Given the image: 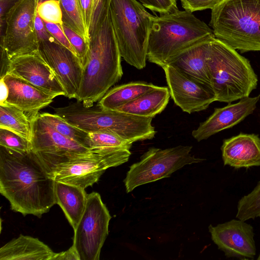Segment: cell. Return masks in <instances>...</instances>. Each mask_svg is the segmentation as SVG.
Returning a JSON list of instances; mask_svg holds the SVG:
<instances>
[{
    "instance_id": "cell-1",
    "label": "cell",
    "mask_w": 260,
    "mask_h": 260,
    "mask_svg": "<svg viewBox=\"0 0 260 260\" xmlns=\"http://www.w3.org/2000/svg\"><path fill=\"white\" fill-rule=\"evenodd\" d=\"M55 182L31 151L0 146V192L13 211L41 217L56 204Z\"/></svg>"
},
{
    "instance_id": "cell-2",
    "label": "cell",
    "mask_w": 260,
    "mask_h": 260,
    "mask_svg": "<svg viewBox=\"0 0 260 260\" xmlns=\"http://www.w3.org/2000/svg\"><path fill=\"white\" fill-rule=\"evenodd\" d=\"M110 11L89 35L87 61L76 99L90 107L121 78L123 71Z\"/></svg>"
},
{
    "instance_id": "cell-3",
    "label": "cell",
    "mask_w": 260,
    "mask_h": 260,
    "mask_svg": "<svg viewBox=\"0 0 260 260\" xmlns=\"http://www.w3.org/2000/svg\"><path fill=\"white\" fill-rule=\"evenodd\" d=\"M213 36L208 25L185 10L154 16L147 59L162 68L185 50Z\"/></svg>"
},
{
    "instance_id": "cell-4",
    "label": "cell",
    "mask_w": 260,
    "mask_h": 260,
    "mask_svg": "<svg viewBox=\"0 0 260 260\" xmlns=\"http://www.w3.org/2000/svg\"><path fill=\"white\" fill-rule=\"evenodd\" d=\"M207 64L216 101L231 103L249 96L257 87V76L249 60L215 37Z\"/></svg>"
},
{
    "instance_id": "cell-5",
    "label": "cell",
    "mask_w": 260,
    "mask_h": 260,
    "mask_svg": "<svg viewBox=\"0 0 260 260\" xmlns=\"http://www.w3.org/2000/svg\"><path fill=\"white\" fill-rule=\"evenodd\" d=\"M215 38L241 53L260 51V0H223L211 10Z\"/></svg>"
},
{
    "instance_id": "cell-6",
    "label": "cell",
    "mask_w": 260,
    "mask_h": 260,
    "mask_svg": "<svg viewBox=\"0 0 260 260\" xmlns=\"http://www.w3.org/2000/svg\"><path fill=\"white\" fill-rule=\"evenodd\" d=\"M137 0H111L109 11L121 57L141 70L146 67L153 15Z\"/></svg>"
},
{
    "instance_id": "cell-7",
    "label": "cell",
    "mask_w": 260,
    "mask_h": 260,
    "mask_svg": "<svg viewBox=\"0 0 260 260\" xmlns=\"http://www.w3.org/2000/svg\"><path fill=\"white\" fill-rule=\"evenodd\" d=\"M192 148L179 145L165 149L149 148L127 172L124 180L126 192H131L140 185L169 177L185 165L203 161L204 159L190 154Z\"/></svg>"
},
{
    "instance_id": "cell-8",
    "label": "cell",
    "mask_w": 260,
    "mask_h": 260,
    "mask_svg": "<svg viewBox=\"0 0 260 260\" xmlns=\"http://www.w3.org/2000/svg\"><path fill=\"white\" fill-rule=\"evenodd\" d=\"M38 0H17L6 14V28L1 47L10 59L38 51L35 28Z\"/></svg>"
},
{
    "instance_id": "cell-9",
    "label": "cell",
    "mask_w": 260,
    "mask_h": 260,
    "mask_svg": "<svg viewBox=\"0 0 260 260\" xmlns=\"http://www.w3.org/2000/svg\"><path fill=\"white\" fill-rule=\"evenodd\" d=\"M111 218L100 194H87L82 216L74 231L73 244L80 260H99Z\"/></svg>"
},
{
    "instance_id": "cell-10",
    "label": "cell",
    "mask_w": 260,
    "mask_h": 260,
    "mask_svg": "<svg viewBox=\"0 0 260 260\" xmlns=\"http://www.w3.org/2000/svg\"><path fill=\"white\" fill-rule=\"evenodd\" d=\"M131 154L127 149L103 153L91 150L59 165L51 177L85 189L98 182L107 169L127 162Z\"/></svg>"
},
{
    "instance_id": "cell-11",
    "label": "cell",
    "mask_w": 260,
    "mask_h": 260,
    "mask_svg": "<svg viewBox=\"0 0 260 260\" xmlns=\"http://www.w3.org/2000/svg\"><path fill=\"white\" fill-rule=\"evenodd\" d=\"M31 151L50 176L59 165L91 151L61 135L38 114L31 119Z\"/></svg>"
},
{
    "instance_id": "cell-12",
    "label": "cell",
    "mask_w": 260,
    "mask_h": 260,
    "mask_svg": "<svg viewBox=\"0 0 260 260\" xmlns=\"http://www.w3.org/2000/svg\"><path fill=\"white\" fill-rule=\"evenodd\" d=\"M170 96L175 104L189 114L206 110L216 101L212 87L190 76L177 68H162Z\"/></svg>"
},
{
    "instance_id": "cell-13",
    "label": "cell",
    "mask_w": 260,
    "mask_h": 260,
    "mask_svg": "<svg viewBox=\"0 0 260 260\" xmlns=\"http://www.w3.org/2000/svg\"><path fill=\"white\" fill-rule=\"evenodd\" d=\"M38 51L62 85L64 96L76 99L83 71L79 58L54 38L39 41Z\"/></svg>"
},
{
    "instance_id": "cell-14",
    "label": "cell",
    "mask_w": 260,
    "mask_h": 260,
    "mask_svg": "<svg viewBox=\"0 0 260 260\" xmlns=\"http://www.w3.org/2000/svg\"><path fill=\"white\" fill-rule=\"evenodd\" d=\"M211 239L227 257L253 259L256 255L252 226L241 219H232L208 227Z\"/></svg>"
},
{
    "instance_id": "cell-15",
    "label": "cell",
    "mask_w": 260,
    "mask_h": 260,
    "mask_svg": "<svg viewBox=\"0 0 260 260\" xmlns=\"http://www.w3.org/2000/svg\"><path fill=\"white\" fill-rule=\"evenodd\" d=\"M7 73L23 79L48 93L57 96L65 95L54 72L39 51L11 58Z\"/></svg>"
},
{
    "instance_id": "cell-16",
    "label": "cell",
    "mask_w": 260,
    "mask_h": 260,
    "mask_svg": "<svg viewBox=\"0 0 260 260\" xmlns=\"http://www.w3.org/2000/svg\"><path fill=\"white\" fill-rule=\"evenodd\" d=\"M260 94L246 97L235 104L214 109L213 113L192 132V136L198 142L237 125L252 114L256 108Z\"/></svg>"
},
{
    "instance_id": "cell-17",
    "label": "cell",
    "mask_w": 260,
    "mask_h": 260,
    "mask_svg": "<svg viewBox=\"0 0 260 260\" xmlns=\"http://www.w3.org/2000/svg\"><path fill=\"white\" fill-rule=\"evenodd\" d=\"M2 78L7 85L9 91L4 105H11L20 109L30 120L38 114L40 110L49 105L57 96L10 73Z\"/></svg>"
},
{
    "instance_id": "cell-18",
    "label": "cell",
    "mask_w": 260,
    "mask_h": 260,
    "mask_svg": "<svg viewBox=\"0 0 260 260\" xmlns=\"http://www.w3.org/2000/svg\"><path fill=\"white\" fill-rule=\"evenodd\" d=\"M221 151L224 166L236 169L260 166V138L258 135L241 133L224 139Z\"/></svg>"
},
{
    "instance_id": "cell-19",
    "label": "cell",
    "mask_w": 260,
    "mask_h": 260,
    "mask_svg": "<svg viewBox=\"0 0 260 260\" xmlns=\"http://www.w3.org/2000/svg\"><path fill=\"white\" fill-rule=\"evenodd\" d=\"M215 37L211 36L185 50L170 64L212 87L207 60L211 41Z\"/></svg>"
},
{
    "instance_id": "cell-20",
    "label": "cell",
    "mask_w": 260,
    "mask_h": 260,
    "mask_svg": "<svg viewBox=\"0 0 260 260\" xmlns=\"http://www.w3.org/2000/svg\"><path fill=\"white\" fill-rule=\"evenodd\" d=\"M54 253L38 238L20 235L0 248V260H51Z\"/></svg>"
},
{
    "instance_id": "cell-21",
    "label": "cell",
    "mask_w": 260,
    "mask_h": 260,
    "mask_svg": "<svg viewBox=\"0 0 260 260\" xmlns=\"http://www.w3.org/2000/svg\"><path fill=\"white\" fill-rule=\"evenodd\" d=\"M55 195L56 204L62 209L74 230L85 209L87 194L80 187L56 181Z\"/></svg>"
},
{
    "instance_id": "cell-22",
    "label": "cell",
    "mask_w": 260,
    "mask_h": 260,
    "mask_svg": "<svg viewBox=\"0 0 260 260\" xmlns=\"http://www.w3.org/2000/svg\"><path fill=\"white\" fill-rule=\"evenodd\" d=\"M170 97L168 87L157 86L154 89L142 94L115 111L140 117L153 118L165 109Z\"/></svg>"
},
{
    "instance_id": "cell-23",
    "label": "cell",
    "mask_w": 260,
    "mask_h": 260,
    "mask_svg": "<svg viewBox=\"0 0 260 260\" xmlns=\"http://www.w3.org/2000/svg\"><path fill=\"white\" fill-rule=\"evenodd\" d=\"M157 86L144 82H132L109 90L99 100L98 106L104 110H116Z\"/></svg>"
},
{
    "instance_id": "cell-24",
    "label": "cell",
    "mask_w": 260,
    "mask_h": 260,
    "mask_svg": "<svg viewBox=\"0 0 260 260\" xmlns=\"http://www.w3.org/2000/svg\"><path fill=\"white\" fill-rule=\"evenodd\" d=\"M0 128L12 131L31 142L30 119L20 109L13 106L0 105Z\"/></svg>"
},
{
    "instance_id": "cell-25",
    "label": "cell",
    "mask_w": 260,
    "mask_h": 260,
    "mask_svg": "<svg viewBox=\"0 0 260 260\" xmlns=\"http://www.w3.org/2000/svg\"><path fill=\"white\" fill-rule=\"evenodd\" d=\"M39 114L42 119L60 134L90 149L88 133L70 123L55 113H43Z\"/></svg>"
},
{
    "instance_id": "cell-26",
    "label": "cell",
    "mask_w": 260,
    "mask_h": 260,
    "mask_svg": "<svg viewBox=\"0 0 260 260\" xmlns=\"http://www.w3.org/2000/svg\"><path fill=\"white\" fill-rule=\"evenodd\" d=\"M63 24L81 35L88 43L89 35L82 17L79 0H59Z\"/></svg>"
},
{
    "instance_id": "cell-27",
    "label": "cell",
    "mask_w": 260,
    "mask_h": 260,
    "mask_svg": "<svg viewBox=\"0 0 260 260\" xmlns=\"http://www.w3.org/2000/svg\"><path fill=\"white\" fill-rule=\"evenodd\" d=\"M90 149L96 152H107L121 149H129L132 143L107 131L88 133Z\"/></svg>"
},
{
    "instance_id": "cell-28",
    "label": "cell",
    "mask_w": 260,
    "mask_h": 260,
    "mask_svg": "<svg viewBox=\"0 0 260 260\" xmlns=\"http://www.w3.org/2000/svg\"><path fill=\"white\" fill-rule=\"evenodd\" d=\"M259 215L260 181L250 193L239 200L236 218L245 221L259 217Z\"/></svg>"
},
{
    "instance_id": "cell-29",
    "label": "cell",
    "mask_w": 260,
    "mask_h": 260,
    "mask_svg": "<svg viewBox=\"0 0 260 260\" xmlns=\"http://www.w3.org/2000/svg\"><path fill=\"white\" fill-rule=\"evenodd\" d=\"M0 146L19 153L31 151V142L10 130L0 128Z\"/></svg>"
},
{
    "instance_id": "cell-30",
    "label": "cell",
    "mask_w": 260,
    "mask_h": 260,
    "mask_svg": "<svg viewBox=\"0 0 260 260\" xmlns=\"http://www.w3.org/2000/svg\"><path fill=\"white\" fill-rule=\"evenodd\" d=\"M37 13L44 21L59 25L63 24L59 0H45L39 3Z\"/></svg>"
},
{
    "instance_id": "cell-31",
    "label": "cell",
    "mask_w": 260,
    "mask_h": 260,
    "mask_svg": "<svg viewBox=\"0 0 260 260\" xmlns=\"http://www.w3.org/2000/svg\"><path fill=\"white\" fill-rule=\"evenodd\" d=\"M61 27L84 68L87 61L89 43L81 35L66 25L61 24Z\"/></svg>"
},
{
    "instance_id": "cell-32",
    "label": "cell",
    "mask_w": 260,
    "mask_h": 260,
    "mask_svg": "<svg viewBox=\"0 0 260 260\" xmlns=\"http://www.w3.org/2000/svg\"><path fill=\"white\" fill-rule=\"evenodd\" d=\"M145 7L159 14L170 13L178 10L176 0H139Z\"/></svg>"
},
{
    "instance_id": "cell-33",
    "label": "cell",
    "mask_w": 260,
    "mask_h": 260,
    "mask_svg": "<svg viewBox=\"0 0 260 260\" xmlns=\"http://www.w3.org/2000/svg\"><path fill=\"white\" fill-rule=\"evenodd\" d=\"M111 0H94L89 34L92 32L102 19L109 12Z\"/></svg>"
},
{
    "instance_id": "cell-34",
    "label": "cell",
    "mask_w": 260,
    "mask_h": 260,
    "mask_svg": "<svg viewBox=\"0 0 260 260\" xmlns=\"http://www.w3.org/2000/svg\"><path fill=\"white\" fill-rule=\"evenodd\" d=\"M223 0H180L182 7L189 12L213 9Z\"/></svg>"
},
{
    "instance_id": "cell-35",
    "label": "cell",
    "mask_w": 260,
    "mask_h": 260,
    "mask_svg": "<svg viewBox=\"0 0 260 260\" xmlns=\"http://www.w3.org/2000/svg\"><path fill=\"white\" fill-rule=\"evenodd\" d=\"M44 22L46 29L54 37V38L61 44L76 54L74 48L72 46L64 32H63L61 27V25L45 21Z\"/></svg>"
},
{
    "instance_id": "cell-36",
    "label": "cell",
    "mask_w": 260,
    "mask_h": 260,
    "mask_svg": "<svg viewBox=\"0 0 260 260\" xmlns=\"http://www.w3.org/2000/svg\"><path fill=\"white\" fill-rule=\"evenodd\" d=\"M79 4L85 25L89 33L94 0H79Z\"/></svg>"
},
{
    "instance_id": "cell-37",
    "label": "cell",
    "mask_w": 260,
    "mask_h": 260,
    "mask_svg": "<svg viewBox=\"0 0 260 260\" xmlns=\"http://www.w3.org/2000/svg\"><path fill=\"white\" fill-rule=\"evenodd\" d=\"M35 28L39 41L49 40L54 38L46 29L44 21L38 13L35 19Z\"/></svg>"
},
{
    "instance_id": "cell-38",
    "label": "cell",
    "mask_w": 260,
    "mask_h": 260,
    "mask_svg": "<svg viewBox=\"0 0 260 260\" xmlns=\"http://www.w3.org/2000/svg\"><path fill=\"white\" fill-rule=\"evenodd\" d=\"M51 260H80L78 254L73 245L69 249L55 253Z\"/></svg>"
},
{
    "instance_id": "cell-39",
    "label": "cell",
    "mask_w": 260,
    "mask_h": 260,
    "mask_svg": "<svg viewBox=\"0 0 260 260\" xmlns=\"http://www.w3.org/2000/svg\"><path fill=\"white\" fill-rule=\"evenodd\" d=\"M1 99L0 105H4L8 95V88L3 79L0 80Z\"/></svg>"
},
{
    "instance_id": "cell-40",
    "label": "cell",
    "mask_w": 260,
    "mask_h": 260,
    "mask_svg": "<svg viewBox=\"0 0 260 260\" xmlns=\"http://www.w3.org/2000/svg\"><path fill=\"white\" fill-rule=\"evenodd\" d=\"M257 260H260V253H259V255H258V257H257Z\"/></svg>"
},
{
    "instance_id": "cell-41",
    "label": "cell",
    "mask_w": 260,
    "mask_h": 260,
    "mask_svg": "<svg viewBox=\"0 0 260 260\" xmlns=\"http://www.w3.org/2000/svg\"><path fill=\"white\" fill-rule=\"evenodd\" d=\"M259 217H260V215H259Z\"/></svg>"
}]
</instances>
